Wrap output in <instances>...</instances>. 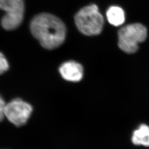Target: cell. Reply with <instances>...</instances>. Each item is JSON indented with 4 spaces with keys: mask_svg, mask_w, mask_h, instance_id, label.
<instances>
[{
    "mask_svg": "<svg viewBox=\"0 0 149 149\" xmlns=\"http://www.w3.org/2000/svg\"><path fill=\"white\" fill-rule=\"evenodd\" d=\"M30 28L33 36L47 49L59 47L65 39L66 29L64 23L50 13H43L35 16Z\"/></svg>",
    "mask_w": 149,
    "mask_h": 149,
    "instance_id": "1",
    "label": "cell"
},
{
    "mask_svg": "<svg viewBox=\"0 0 149 149\" xmlns=\"http://www.w3.org/2000/svg\"><path fill=\"white\" fill-rule=\"evenodd\" d=\"M76 27L86 36L98 35L102 31L104 18L96 5H91L81 9L74 16Z\"/></svg>",
    "mask_w": 149,
    "mask_h": 149,
    "instance_id": "2",
    "label": "cell"
},
{
    "mask_svg": "<svg viewBox=\"0 0 149 149\" xmlns=\"http://www.w3.org/2000/svg\"><path fill=\"white\" fill-rule=\"evenodd\" d=\"M147 37L146 27L140 23L131 24L123 27L118 32V46L123 52L134 53L138 49V44Z\"/></svg>",
    "mask_w": 149,
    "mask_h": 149,
    "instance_id": "3",
    "label": "cell"
},
{
    "mask_svg": "<svg viewBox=\"0 0 149 149\" xmlns=\"http://www.w3.org/2000/svg\"><path fill=\"white\" fill-rule=\"evenodd\" d=\"M0 10L5 12L1 19L5 29L14 30L21 25L25 10L24 0H0Z\"/></svg>",
    "mask_w": 149,
    "mask_h": 149,
    "instance_id": "4",
    "label": "cell"
},
{
    "mask_svg": "<svg viewBox=\"0 0 149 149\" xmlns=\"http://www.w3.org/2000/svg\"><path fill=\"white\" fill-rule=\"evenodd\" d=\"M33 108L31 104L20 99H16L6 104L5 116L13 124L21 127L27 123Z\"/></svg>",
    "mask_w": 149,
    "mask_h": 149,
    "instance_id": "5",
    "label": "cell"
},
{
    "mask_svg": "<svg viewBox=\"0 0 149 149\" xmlns=\"http://www.w3.org/2000/svg\"><path fill=\"white\" fill-rule=\"evenodd\" d=\"M59 71L65 80L77 82L83 77V68L80 64L74 61H68L61 65Z\"/></svg>",
    "mask_w": 149,
    "mask_h": 149,
    "instance_id": "6",
    "label": "cell"
},
{
    "mask_svg": "<svg viewBox=\"0 0 149 149\" xmlns=\"http://www.w3.org/2000/svg\"><path fill=\"white\" fill-rule=\"evenodd\" d=\"M132 141L135 145L149 147V126L146 124L140 125L134 131Z\"/></svg>",
    "mask_w": 149,
    "mask_h": 149,
    "instance_id": "7",
    "label": "cell"
},
{
    "mask_svg": "<svg viewBox=\"0 0 149 149\" xmlns=\"http://www.w3.org/2000/svg\"><path fill=\"white\" fill-rule=\"evenodd\" d=\"M106 15L109 23L114 26H119L125 21L124 11L118 6L110 7L107 11Z\"/></svg>",
    "mask_w": 149,
    "mask_h": 149,
    "instance_id": "8",
    "label": "cell"
},
{
    "mask_svg": "<svg viewBox=\"0 0 149 149\" xmlns=\"http://www.w3.org/2000/svg\"><path fill=\"white\" fill-rule=\"evenodd\" d=\"M9 68V65L7 59L3 54L0 52V74H3Z\"/></svg>",
    "mask_w": 149,
    "mask_h": 149,
    "instance_id": "9",
    "label": "cell"
},
{
    "mask_svg": "<svg viewBox=\"0 0 149 149\" xmlns=\"http://www.w3.org/2000/svg\"><path fill=\"white\" fill-rule=\"evenodd\" d=\"M5 102L2 97L0 96V122H1L5 116V108L6 107Z\"/></svg>",
    "mask_w": 149,
    "mask_h": 149,
    "instance_id": "10",
    "label": "cell"
}]
</instances>
